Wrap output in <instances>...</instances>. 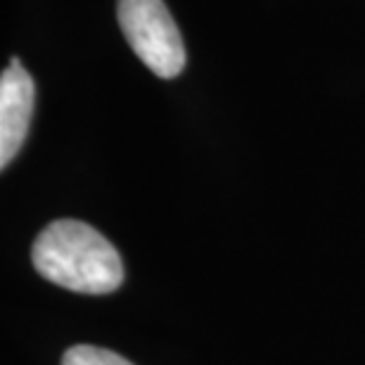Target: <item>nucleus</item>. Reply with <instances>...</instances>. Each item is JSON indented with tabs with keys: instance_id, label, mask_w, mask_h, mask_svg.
Listing matches in <instances>:
<instances>
[{
	"instance_id": "1",
	"label": "nucleus",
	"mask_w": 365,
	"mask_h": 365,
	"mask_svg": "<svg viewBox=\"0 0 365 365\" xmlns=\"http://www.w3.org/2000/svg\"><path fill=\"white\" fill-rule=\"evenodd\" d=\"M34 266L46 280L78 294H109L123 282L116 247L83 221L62 218L36 237Z\"/></svg>"
},
{
	"instance_id": "2",
	"label": "nucleus",
	"mask_w": 365,
	"mask_h": 365,
	"mask_svg": "<svg viewBox=\"0 0 365 365\" xmlns=\"http://www.w3.org/2000/svg\"><path fill=\"white\" fill-rule=\"evenodd\" d=\"M116 17L130 50L159 78L178 76L185 46L164 0H119Z\"/></svg>"
},
{
	"instance_id": "3",
	"label": "nucleus",
	"mask_w": 365,
	"mask_h": 365,
	"mask_svg": "<svg viewBox=\"0 0 365 365\" xmlns=\"http://www.w3.org/2000/svg\"><path fill=\"white\" fill-rule=\"evenodd\" d=\"M34 98V78L17 57H12L10 67L0 76V166L3 169L17 157L26 140Z\"/></svg>"
},
{
	"instance_id": "4",
	"label": "nucleus",
	"mask_w": 365,
	"mask_h": 365,
	"mask_svg": "<svg viewBox=\"0 0 365 365\" xmlns=\"http://www.w3.org/2000/svg\"><path fill=\"white\" fill-rule=\"evenodd\" d=\"M62 365H133L123 356L93 344H76L62 356Z\"/></svg>"
}]
</instances>
